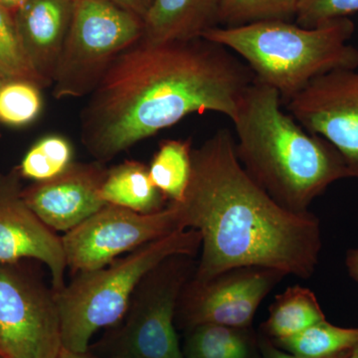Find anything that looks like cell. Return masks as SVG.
I'll use <instances>...</instances> for the list:
<instances>
[{"mask_svg":"<svg viewBox=\"0 0 358 358\" xmlns=\"http://www.w3.org/2000/svg\"><path fill=\"white\" fill-rule=\"evenodd\" d=\"M254 80L236 54L202 37L141 39L115 59L90 94L82 143L106 164L193 113H219L233 121Z\"/></svg>","mask_w":358,"mask_h":358,"instance_id":"6da1fadb","label":"cell"},{"mask_svg":"<svg viewBox=\"0 0 358 358\" xmlns=\"http://www.w3.org/2000/svg\"><path fill=\"white\" fill-rule=\"evenodd\" d=\"M192 159L185 197L176 203L185 229L201 235L193 279L206 281L243 267L312 277L322 250L317 216L288 210L273 199L242 166L227 129L193 148Z\"/></svg>","mask_w":358,"mask_h":358,"instance_id":"7a4b0ae2","label":"cell"},{"mask_svg":"<svg viewBox=\"0 0 358 358\" xmlns=\"http://www.w3.org/2000/svg\"><path fill=\"white\" fill-rule=\"evenodd\" d=\"M280 94L254 80L238 107L236 154L245 171L288 210L303 213L329 185L352 178L338 150L281 109Z\"/></svg>","mask_w":358,"mask_h":358,"instance_id":"3957f363","label":"cell"},{"mask_svg":"<svg viewBox=\"0 0 358 358\" xmlns=\"http://www.w3.org/2000/svg\"><path fill=\"white\" fill-rule=\"evenodd\" d=\"M355 25L348 17L317 27L268 20L236 27H215L202 38L229 49L255 79L287 102L315 78L336 70H357L358 49L348 43Z\"/></svg>","mask_w":358,"mask_h":358,"instance_id":"277c9868","label":"cell"},{"mask_svg":"<svg viewBox=\"0 0 358 358\" xmlns=\"http://www.w3.org/2000/svg\"><path fill=\"white\" fill-rule=\"evenodd\" d=\"M200 248L199 231L178 230L105 267L75 275L69 285L56 293L63 348L88 352L96 331L121 322L134 291L148 272L171 256L195 257Z\"/></svg>","mask_w":358,"mask_h":358,"instance_id":"5b68a950","label":"cell"},{"mask_svg":"<svg viewBox=\"0 0 358 358\" xmlns=\"http://www.w3.org/2000/svg\"><path fill=\"white\" fill-rule=\"evenodd\" d=\"M143 33V20L110 0H74L72 20L54 76L56 99L90 95L115 59Z\"/></svg>","mask_w":358,"mask_h":358,"instance_id":"8992f818","label":"cell"},{"mask_svg":"<svg viewBox=\"0 0 358 358\" xmlns=\"http://www.w3.org/2000/svg\"><path fill=\"white\" fill-rule=\"evenodd\" d=\"M196 264L192 256H171L145 275L113 336L110 357L185 358L176 331V308Z\"/></svg>","mask_w":358,"mask_h":358,"instance_id":"52a82bcc","label":"cell"},{"mask_svg":"<svg viewBox=\"0 0 358 358\" xmlns=\"http://www.w3.org/2000/svg\"><path fill=\"white\" fill-rule=\"evenodd\" d=\"M15 264H0V355L58 358L63 345L56 292Z\"/></svg>","mask_w":358,"mask_h":358,"instance_id":"ba28073f","label":"cell"},{"mask_svg":"<svg viewBox=\"0 0 358 358\" xmlns=\"http://www.w3.org/2000/svg\"><path fill=\"white\" fill-rule=\"evenodd\" d=\"M182 229V216L176 202H169L166 208L152 214L106 204L62 237L67 267L74 275L96 270Z\"/></svg>","mask_w":358,"mask_h":358,"instance_id":"9c48e42d","label":"cell"},{"mask_svg":"<svg viewBox=\"0 0 358 358\" xmlns=\"http://www.w3.org/2000/svg\"><path fill=\"white\" fill-rule=\"evenodd\" d=\"M285 275L270 268H231L206 281L192 279L181 292L176 326L188 329L213 324L253 327L257 310Z\"/></svg>","mask_w":358,"mask_h":358,"instance_id":"30bf717a","label":"cell"},{"mask_svg":"<svg viewBox=\"0 0 358 358\" xmlns=\"http://www.w3.org/2000/svg\"><path fill=\"white\" fill-rule=\"evenodd\" d=\"M286 103L292 117L308 133L331 143L352 178L358 179V72L331 71Z\"/></svg>","mask_w":358,"mask_h":358,"instance_id":"8fae6325","label":"cell"},{"mask_svg":"<svg viewBox=\"0 0 358 358\" xmlns=\"http://www.w3.org/2000/svg\"><path fill=\"white\" fill-rule=\"evenodd\" d=\"M16 176L0 180V264L34 259L47 266L52 288L64 289L67 261L62 237L29 208Z\"/></svg>","mask_w":358,"mask_h":358,"instance_id":"7c38bea8","label":"cell"},{"mask_svg":"<svg viewBox=\"0 0 358 358\" xmlns=\"http://www.w3.org/2000/svg\"><path fill=\"white\" fill-rule=\"evenodd\" d=\"M108 169L100 162H72L62 173L21 192L26 204L55 232H69L106 203L100 190Z\"/></svg>","mask_w":358,"mask_h":358,"instance_id":"4fadbf2b","label":"cell"},{"mask_svg":"<svg viewBox=\"0 0 358 358\" xmlns=\"http://www.w3.org/2000/svg\"><path fill=\"white\" fill-rule=\"evenodd\" d=\"M71 0H28L15 24L28 60L42 87L52 86L72 20Z\"/></svg>","mask_w":358,"mask_h":358,"instance_id":"5bb4252c","label":"cell"},{"mask_svg":"<svg viewBox=\"0 0 358 358\" xmlns=\"http://www.w3.org/2000/svg\"><path fill=\"white\" fill-rule=\"evenodd\" d=\"M218 23V0H154L141 40L150 43L199 38Z\"/></svg>","mask_w":358,"mask_h":358,"instance_id":"9a60e30c","label":"cell"},{"mask_svg":"<svg viewBox=\"0 0 358 358\" xmlns=\"http://www.w3.org/2000/svg\"><path fill=\"white\" fill-rule=\"evenodd\" d=\"M100 196L106 204L141 214L157 213L167 205L166 197L152 182L148 167L136 160L108 169Z\"/></svg>","mask_w":358,"mask_h":358,"instance_id":"2e32d148","label":"cell"},{"mask_svg":"<svg viewBox=\"0 0 358 358\" xmlns=\"http://www.w3.org/2000/svg\"><path fill=\"white\" fill-rule=\"evenodd\" d=\"M185 358H262L253 327L205 324L185 331Z\"/></svg>","mask_w":358,"mask_h":358,"instance_id":"e0dca14e","label":"cell"},{"mask_svg":"<svg viewBox=\"0 0 358 358\" xmlns=\"http://www.w3.org/2000/svg\"><path fill=\"white\" fill-rule=\"evenodd\" d=\"M324 320L326 317L315 294L310 289L296 285L275 296L268 308V319L261 326L260 334L272 341L287 338Z\"/></svg>","mask_w":358,"mask_h":358,"instance_id":"ac0fdd59","label":"cell"},{"mask_svg":"<svg viewBox=\"0 0 358 358\" xmlns=\"http://www.w3.org/2000/svg\"><path fill=\"white\" fill-rule=\"evenodd\" d=\"M190 140H166L148 167L150 178L167 202H181L185 197L192 169Z\"/></svg>","mask_w":358,"mask_h":358,"instance_id":"d6986e66","label":"cell"},{"mask_svg":"<svg viewBox=\"0 0 358 358\" xmlns=\"http://www.w3.org/2000/svg\"><path fill=\"white\" fill-rule=\"evenodd\" d=\"M272 343L285 352L299 357H331L338 353L352 350L358 345V327H339L324 320L313 324L296 336L275 339Z\"/></svg>","mask_w":358,"mask_h":358,"instance_id":"ffe728a7","label":"cell"},{"mask_svg":"<svg viewBox=\"0 0 358 358\" xmlns=\"http://www.w3.org/2000/svg\"><path fill=\"white\" fill-rule=\"evenodd\" d=\"M299 0H218V22L225 27L268 20L291 21Z\"/></svg>","mask_w":358,"mask_h":358,"instance_id":"44dd1931","label":"cell"},{"mask_svg":"<svg viewBox=\"0 0 358 358\" xmlns=\"http://www.w3.org/2000/svg\"><path fill=\"white\" fill-rule=\"evenodd\" d=\"M72 159L73 148L67 138L58 134L44 136L25 155L21 176L36 182L48 180L62 173Z\"/></svg>","mask_w":358,"mask_h":358,"instance_id":"7402d4cb","label":"cell"},{"mask_svg":"<svg viewBox=\"0 0 358 358\" xmlns=\"http://www.w3.org/2000/svg\"><path fill=\"white\" fill-rule=\"evenodd\" d=\"M0 73L6 81L22 80L41 88L42 84L33 70L21 43L15 20L10 11L0 6Z\"/></svg>","mask_w":358,"mask_h":358,"instance_id":"603a6c76","label":"cell"},{"mask_svg":"<svg viewBox=\"0 0 358 358\" xmlns=\"http://www.w3.org/2000/svg\"><path fill=\"white\" fill-rule=\"evenodd\" d=\"M42 109L39 87L22 80H8L0 88V122L13 127L30 124Z\"/></svg>","mask_w":358,"mask_h":358,"instance_id":"cb8c5ba5","label":"cell"},{"mask_svg":"<svg viewBox=\"0 0 358 358\" xmlns=\"http://www.w3.org/2000/svg\"><path fill=\"white\" fill-rule=\"evenodd\" d=\"M358 11V0H299L296 20L301 27H317Z\"/></svg>","mask_w":358,"mask_h":358,"instance_id":"d4e9b609","label":"cell"},{"mask_svg":"<svg viewBox=\"0 0 358 358\" xmlns=\"http://www.w3.org/2000/svg\"><path fill=\"white\" fill-rule=\"evenodd\" d=\"M259 343H260L261 355L262 358H308L299 357V355H292V353L285 352L281 348H277L272 343L270 338H266L263 334H259ZM352 350L338 353V355H331V357L322 358H348L352 355Z\"/></svg>","mask_w":358,"mask_h":358,"instance_id":"484cf974","label":"cell"},{"mask_svg":"<svg viewBox=\"0 0 358 358\" xmlns=\"http://www.w3.org/2000/svg\"><path fill=\"white\" fill-rule=\"evenodd\" d=\"M110 1L114 2L122 8L136 14L143 20L152 3L150 0H110Z\"/></svg>","mask_w":358,"mask_h":358,"instance_id":"4316f807","label":"cell"},{"mask_svg":"<svg viewBox=\"0 0 358 358\" xmlns=\"http://www.w3.org/2000/svg\"><path fill=\"white\" fill-rule=\"evenodd\" d=\"M345 264L350 277L358 284V248L352 249L348 252Z\"/></svg>","mask_w":358,"mask_h":358,"instance_id":"83f0119b","label":"cell"},{"mask_svg":"<svg viewBox=\"0 0 358 358\" xmlns=\"http://www.w3.org/2000/svg\"><path fill=\"white\" fill-rule=\"evenodd\" d=\"M28 0H0V6L6 8L8 11H16L20 10L21 7L25 6L27 3Z\"/></svg>","mask_w":358,"mask_h":358,"instance_id":"f1b7e54d","label":"cell"},{"mask_svg":"<svg viewBox=\"0 0 358 358\" xmlns=\"http://www.w3.org/2000/svg\"><path fill=\"white\" fill-rule=\"evenodd\" d=\"M58 358H102L99 357H95V355H92L86 352H71V350H65V348H62L61 350L60 355H59ZM112 358V357H109Z\"/></svg>","mask_w":358,"mask_h":358,"instance_id":"f546056e","label":"cell"},{"mask_svg":"<svg viewBox=\"0 0 358 358\" xmlns=\"http://www.w3.org/2000/svg\"><path fill=\"white\" fill-rule=\"evenodd\" d=\"M348 358H358V345L353 348L352 355Z\"/></svg>","mask_w":358,"mask_h":358,"instance_id":"4dcf8cb0","label":"cell"},{"mask_svg":"<svg viewBox=\"0 0 358 358\" xmlns=\"http://www.w3.org/2000/svg\"><path fill=\"white\" fill-rule=\"evenodd\" d=\"M6 80L4 79L3 76H2L1 73H0V88H1L2 85H3L4 82H6Z\"/></svg>","mask_w":358,"mask_h":358,"instance_id":"1f68e13d","label":"cell"},{"mask_svg":"<svg viewBox=\"0 0 358 358\" xmlns=\"http://www.w3.org/2000/svg\"><path fill=\"white\" fill-rule=\"evenodd\" d=\"M0 358H4V357H2L1 355H0Z\"/></svg>","mask_w":358,"mask_h":358,"instance_id":"d6a6232c","label":"cell"},{"mask_svg":"<svg viewBox=\"0 0 358 358\" xmlns=\"http://www.w3.org/2000/svg\"><path fill=\"white\" fill-rule=\"evenodd\" d=\"M71 1H74V0H71Z\"/></svg>","mask_w":358,"mask_h":358,"instance_id":"836d02e7","label":"cell"}]
</instances>
